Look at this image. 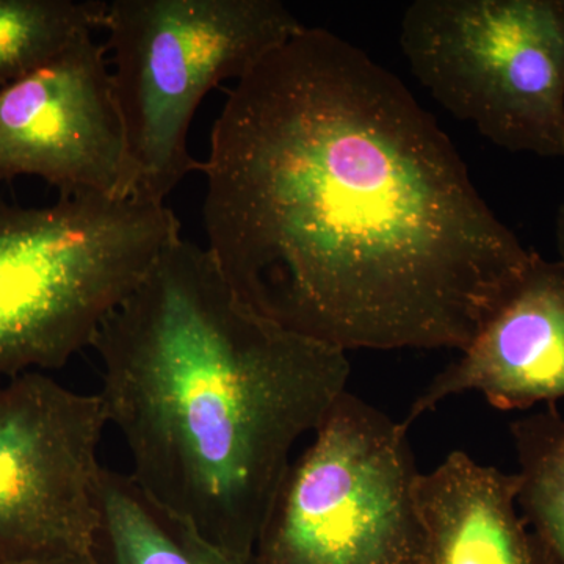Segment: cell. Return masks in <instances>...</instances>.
<instances>
[{"label":"cell","mask_w":564,"mask_h":564,"mask_svg":"<svg viewBox=\"0 0 564 564\" xmlns=\"http://www.w3.org/2000/svg\"><path fill=\"white\" fill-rule=\"evenodd\" d=\"M107 46L91 33L0 87V182L39 176L62 196H120L126 137Z\"/></svg>","instance_id":"8"},{"label":"cell","mask_w":564,"mask_h":564,"mask_svg":"<svg viewBox=\"0 0 564 564\" xmlns=\"http://www.w3.org/2000/svg\"><path fill=\"white\" fill-rule=\"evenodd\" d=\"M29 564H91L90 556H76V558L54 560V562L29 563Z\"/></svg>","instance_id":"15"},{"label":"cell","mask_w":564,"mask_h":564,"mask_svg":"<svg viewBox=\"0 0 564 564\" xmlns=\"http://www.w3.org/2000/svg\"><path fill=\"white\" fill-rule=\"evenodd\" d=\"M181 237L165 204L82 193L0 203V380L62 369Z\"/></svg>","instance_id":"3"},{"label":"cell","mask_w":564,"mask_h":564,"mask_svg":"<svg viewBox=\"0 0 564 564\" xmlns=\"http://www.w3.org/2000/svg\"><path fill=\"white\" fill-rule=\"evenodd\" d=\"M107 425L99 393L44 372L0 380V564L88 556Z\"/></svg>","instance_id":"7"},{"label":"cell","mask_w":564,"mask_h":564,"mask_svg":"<svg viewBox=\"0 0 564 564\" xmlns=\"http://www.w3.org/2000/svg\"><path fill=\"white\" fill-rule=\"evenodd\" d=\"M91 348L133 480L215 544L252 556L293 448L348 391L347 352L254 313L209 250L182 237Z\"/></svg>","instance_id":"2"},{"label":"cell","mask_w":564,"mask_h":564,"mask_svg":"<svg viewBox=\"0 0 564 564\" xmlns=\"http://www.w3.org/2000/svg\"><path fill=\"white\" fill-rule=\"evenodd\" d=\"M555 242L556 252H558V261L556 262H558L564 269V202L562 203V206H560L558 214H556Z\"/></svg>","instance_id":"14"},{"label":"cell","mask_w":564,"mask_h":564,"mask_svg":"<svg viewBox=\"0 0 564 564\" xmlns=\"http://www.w3.org/2000/svg\"><path fill=\"white\" fill-rule=\"evenodd\" d=\"M91 564H254L226 551L155 500L131 474L102 467Z\"/></svg>","instance_id":"11"},{"label":"cell","mask_w":564,"mask_h":564,"mask_svg":"<svg viewBox=\"0 0 564 564\" xmlns=\"http://www.w3.org/2000/svg\"><path fill=\"white\" fill-rule=\"evenodd\" d=\"M199 172L237 296L345 352L464 350L534 256L406 85L325 29L236 80Z\"/></svg>","instance_id":"1"},{"label":"cell","mask_w":564,"mask_h":564,"mask_svg":"<svg viewBox=\"0 0 564 564\" xmlns=\"http://www.w3.org/2000/svg\"><path fill=\"white\" fill-rule=\"evenodd\" d=\"M477 392L500 411H529L564 400V269L534 252L502 304L454 362L434 375L404 425L445 400Z\"/></svg>","instance_id":"9"},{"label":"cell","mask_w":564,"mask_h":564,"mask_svg":"<svg viewBox=\"0 0 564 564\" xmlns=\"http://www.w3.org/2000/svg\"><path fill=\"white\" fill-rule=\"evenodd\" d=\"M408 430L345 391L282 477L252 563L423 564Z\"/></svg>","instance_id":"5"},{"label":"cell","mask_w":564,"mask_h":564,"mask_svg":"<svg viewBox=\"0 0 564 564\" xmlns=\"http://www.w3.org/2000/svg\"><path fill=\"white\" fill-rule=\"evenodd\" d=\"M102 2L0 0V87L46 65L99 28Z\"/></svg>","instance_id":"13"},{"label":"cell","mask_w":564,"mask_h":564,"mask_svg":"<svg viewBox=\"0 0 564 564\" xmlns=\"http://www.w3.org/2000/svg\"><path fill=\"white\" fill-rule=\"evenodd\" d=\"M518 485L464 452L422 473L423 564H555L519 510Z\"/></svg>","instance_id":"10"},{"label":"cell","mask_w":564,"mask_h":564,"mask_svg":"<svg viewBox=\"0 0 564 564\" xmlns=\"http://www.w3.org/2000/svg\"><path fill=\"white\" fill-rule=\"evenodd\" d=\"M99 28L126 137V198L165 204L202 162L188 151L212 88L242 79L304 24L280 0H111Z\"/></svg>","instance_id":"4"},{"label":"cell","mask_w":564,"mask_h":564,"mask_svg":"<svg viewBox=\"0 0 564 564\" xmlns=\"http://www.w3.org/2000/svg\"><path fill=\"white\" fill-rule=\"evenodd\" d=\"M400 44L423 87L485 139L564 158V0H415Z\"/></svg>","instance_id":"6"},{"label":"cell","mask_w":564,"mask_h":564,"mask_svg":"<svg viewBox=\"0 0 564 564\" xmlns=\"http://www.w3.org/2000/svg\"><path fill=\"white\" fill-rule=\"evenodd\" d=\"M518 459V505L555 564H564V413L556 404L510 425Z\"/></svg>","instance_id":"12"}]
</instances>
